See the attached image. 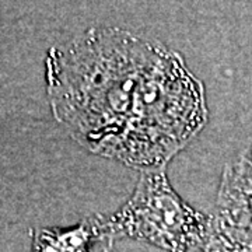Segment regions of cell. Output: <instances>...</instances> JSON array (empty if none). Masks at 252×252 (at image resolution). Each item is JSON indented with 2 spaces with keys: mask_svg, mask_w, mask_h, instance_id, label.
<instances>
[{
  "mask_svg": "<svg viewBox=\"0 0 252 252\" xmlns=\"http://www.w3.org/2000/svg\"><path fill=\"white\" fill-rule=\"evenodd\" d=\"M251 147H252V144H251Z\"/></svg>",
  "mask_w": 252,
  "mask_h": 252,
  "instance_id": "cell-7",
  "label": "cell"
},
{
  "mask_svg": "<svg viewBox=\"0 0 252 252\" xmlns=\"http://www.w3.org/2000/svg\"><path fill=\"white\" fill-rule=\"evenodd\" d=\"M45 67L56 121L129 167L167 165L206 125L203 84L181 55L127 30L91 28L51 48Z\"/></svg>",
  "mask_w": 252,
  "mask_h": 252,
  "instance_id": "cell-1",
  "label": "cell"
},
{
  "mask_svg": "<svg viewBox=\"0 0 252 252\" xmlns=\"http://www.w3.org/2000/svg\"><path fill=\"white\" fill-rule=\"evenodd\" d=\"M93 240H101L97 219L90 217L74 228H42L34 233V252H90Z\"/></svg>",
  "mask_w": 252,
  "mask_h": 252,
  "instance_id": "cell-4",
  "label": "cell"
},
{
  "mask_svg": "<svg viewBox=\"0 0 252 252\" xmlns=\"http://www.w3.org/2000/svg\"><path fill=\"white\" fill-rule=\"evenodd\" d=\"M114 240H107V245L104 248V252H114V244H112Z\"/></svg>",
  "mask_w": 252,
  "mask_h": 252,
  "instance_id": "cell-6",
  "label": "cell"
},
{
  "mask_svg": "<svg viewBox=\"0 0 252 252\" xmlns=\"http://www.w3.org/2000/svg\"><path fill=\"white\" fill-rule=\"evenodd\" d=\"M213 216L252 234V147L224 167Z\"/></svg>",
  "mask_w": 252,
  "mask_h": 252,
  "instance_id": "cell-3",
  "label": "cell"
},
{
  "mask_svg": "<svg viewBox=\"0 0 252 252\" xmlns=\"http://www.w3.org/2000/svg\"><path fill=\"white\" fill-rule=\"evenodd\" d=\"M167 165L144 170L132 196L109 217H95L101 240L129 237L168 252H196L203 241L209 217L172 189Z\"/></svg>",
  "mask_w": 252,
  "mask_h": 252,
  "instance_id": "cell-2",
  "label": "cell"
},
{
  "mask_svg": "<svg viewBox=\"0 0 252 252\" xmlns=\"http://www.w3.org/2000/svg\"><path fill=\"white\" fill-rule=\"evenodd\" d=\"M196 252H252V234L225 225L212 215Z\"/></svg>",
  "mask_w": 252,
  "mask_h": 252,
  "instance_id": "cell-5",
  "label": "cell"
}]
</instances>
